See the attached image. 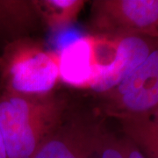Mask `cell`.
<instances>
[{
  "mask_svg": "<svg viewBox=\"0 0 158 158\" xmlns=\"http://www.w3.org/2000/svg\"><path fill=\"white\" fill-rule=\"evenodd\" d=\"M110 36H113V49L108 62L98 70L90 87L100 96L128 77L158 46L157 39L142 35Z\"/></svg>",
  "mask_w": 158,
  "mask_h": 158,
  "instance_id": "obj_5",
  "label": "cell"
},
{
  "mask_svg": "<svg viewBox=\"0 0 158 158\" xmlns=\"http://www.w3.org/2000/svg\"><path fill=\"white\" fill-rule=\"evenodd\" d=\"M66 100L53 93L0 97V131L7 158H32L37 148L62 122Z\"/></svg>",
  "mask_w": 158,
  "mask_h": 158,
  "instance_id": "obj_1",
  "label": "cell"
},
{
  "mask_svg": "<svg viewBox=\"0 0 158 158\" xmlns=\"http://www.w3.org/2000/svg\"><path fill=\"white\" fill-rule=\"evenodd\" d=\"M0 158H7L5 143H4V141H3V136H2V134H1V131H0Z\"/></svg>",
  "mask_w": 158,
  "mask_h": 158,
  "instance_id": "obj_13",
  "label": "cell"
},
{
  "mask_svg": "<svg viewBox=\"0 0 158 158\" xmlns=\"http://www.w3.org/2000/svg\"><path fill=\"white\" fill-rule=\"evenodd\" d=\"M0 69L6 92L12 94L44 96L60 82L58 53L27 37L6 46Z\"/></svg>",
  "mask_w": 158,
  "mask_h": 158,
  "instance_id": "obj_2",
  "label": "cell"
},
{
  "mask_svg": "<svg viewBox=\"0 0 158 158\" xmlns=\"http://www.w3.org/2000/svg\"><path fill=\"white\" fill-rule=\"evenodd\" d=\"M119 121L125 136L136 144L146 158H158V107Z\"/></svg>",
  "mask_w": 158,
  "mask_h": 158,
  "instance_id": "obj_8",
  "label": "cell"
},
{
  "mask_svg": "<svg viewBox=\"0 0 158 158\" xmlns=\"http://www.w3.org/2000/svg\"><path fill=\"white\" fill-rule=\"evenodd\" d=\"M100 130L99 125L65 122L63 118L41 141L32 158H98Z\"/></svg>",
  "mask_w": 158,
  "mask_h": 158,
  "instance_id": "obj_6",
  "label": "cell"
},
{
  "mask_svg": "<svg viewBox=\"0 0 158 158\" xmlns=\"http://www.w3.org/2000/svg\"><path fill=\"white\" fill-rule=\"evenodd\" d=\"M98 158H127L122 138L101 128L98 142Z\"/></svg>",
  "mask_w": 158,
  "mask_h": 158,
  "instance_id": "obj_11",
  "label": "cell"
},
{
  "mask_svg": "<svg viewBox=\"0 0 158 158\" xmlns=\"http://www.w3.org/2000/svg\"><path fill=\"white\" fill-rule=\"evenodd\" d=\"M60 81L78 89H90L98 68V37L85 35L58 52Z\"/></svg>",
  "mask_w": 158,
  "mask_h": 158,
  "instance_id": "obj_7",
  "label": "cell"
},
{
  "mask_svg": "<svg viewBox=\"0 0 158 158\" xmlns=\"http://www.w3.org/2000/svg\"><path fill=\"white\" fill-rule=\"evenodd\" d=\"M39 14L33 1H0V26L9 30L16 40L25 38L35 25Z\"/></svg>",
  "mask_w": 158,
  "mask_h": 158,
  "instance_id": "obj_10",
  "label": "cell"
},
{
  "mask_svg": "<svg viewBox=\"0 0 158 158\" xmlns=\"http://www.w3.org/2000/svg\"><path fill=\"white\" fill-rule=\"evenodd\" d=\"M122 141L127 158H146L141 149L127 137L125 136L124 138H122Z\"/></svg>",
  "mask_w": 158,
  "mask_h": 158,
  "instance_id": "obj_12",
  "label": "cell"
},
{
  "mask_svg": "<svg viewBox=\"0 0 158 158\" xmlns=\"http://www.w3.org/2000/svg\"><path fill=\"white\" fill-rule=\"evenodd\" d=\"M90 18L95 35H142L158 40V0H96Z\"/></svg>",
  "mask_w": 158,
  "mask_h": 158,
  "instance_id": "obj_4",
  "label": "cell"
},
{
  "mask_svg": "<svg viewBox=\"0 0 158 158\" xmlns=\"http://www.w3.org/2000/svg\"><path fill=\"white\" fill-rule=\"evenodd\" d=\"M40 19L55 32L67 28L76 21L85 6L83 0H35L33 1Z\"/></svg>",
  "mask_w": 158,
  "mask_h": 158,
  "instance_id": "obj_9",
  "label": "cell"
},
{
  "mask_svg": "<svg viewBox=\"0 0 158 158\" xmlns=\"http://www.w3.org/2000/svg\"><path fill=\"white\" fill-rule=\"evenodd\" d=\"M158 107V46L114 89L100 96L105 115L118 120L135 118Z\"/></svg>",
  "mask_w": 158,
  "mask_h": 158,
  "instance_id": "obj_3",
  "label": "cell"
}]
</instances>
